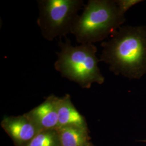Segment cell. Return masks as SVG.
I'll list each match as a JSON object with an SVG mask.
<instances>
[{
	"label": "cell",
	"instance_id": "obj_1",
	"mask_svg": "<svg viewBox=\"0 0 146 146\" xmlns=\"http://www.w3.org/2000/svg\"><path fill=\"white\" fill-rule=\"evenodd\" d=\"M101 46L100 60L115 75L138 79L146 74V27H121Z\"/></svg>",
	"mask_w": 146,
	"mask_h": 146
},
{
	"label": "cell",
	"instance_id": "obj_2",
	"mask_svg": "<svg viewBox=\"0 0 146 146\" xmlns=\"http://www.w3.org/2000/svg\"><path fill=\"white\" fill-rule=\"evenodd\" d=\"M116 0H89L73 26L71 34L80 44L102 41L125 22Z\"/></svg>",
	"mask_w": 146,
	"mask_h": 146
},
{
	"label": "cell",
	"instance_id": "obj_3",
	"mask_svg": "<svg viewBox=\"0 0 146 146\" xmlns=\"http://www.w3.org/2000/svg\"><path fill=\"white\" fill-rule=\"evenodd\" d=\"M60 51L54 68L62 77L78 84L83 89H89L94 83L102 84L104 77L101 73L96 56L97 48L94 44H80L74 46L70 40L60 38L58 43Z\"/></svg>",
	"mask_w": 146,
	"mask_h": 146
},
{
	"label": "cell",
	"instance_id": "obj_4",
	"mask_svg": "<svg viewBox=\"0 0 146 146\" xmlns=\"http://www.w3.org/2000/svg\"><path fill=\"white\" fill-rule=\"evenodd\" d=\"M37 4V23L42 36L49 41L71 33L78 11L85 5L83 0H39Z\"/></svg>",
	"mask_w": 146,
	"mask_h": 146
},
{
	"label": "cell",
	"instance_id": "obj_5",
	"mask_svg": "<svg viewBox=\"0 0 146 146\" xmlns=\"http://www.w3.org/2000/svg\"><path fill=\"white\" fill-rule=\"evenodd\" d=\"M1 125L16 146H26L41 131L26 115L5 116Z\"/></svg>",
	"mask_w": 146,
	"mask_h": 146
},
{
	"label": "cell",
	"instance_id": "obj_6",
	"mask_svg": "<svg viewBox=\"0 0 146 146\" xmlns=\"http://www.w3.org/2000/svg\"><path fill=\"white\" fill-rule=\"evenodd\" d=\"M57 98L54 95H50L41 104L26 113L40 131L57 129L58 125Z\"/></svg>",
	"mask_w": 146,
	"mask_h": 146
},
{
	"label": "cell",
	"instance_id": "obj_7",
	"mask_svg": "<svg viewBox=\"0 0 146 146\" xmlns=\"http://www.w3.org/2000/svg\"><path fill=\"white\" fill-rule=\"evenodd\" d=\"M58 125L57 129L66 126L87 128L86 121L74 106L69 95L58 98L56 101Z\"/></svg>",
	"mask_w": 146,
	"mask_h": 146
},
{
	"label": "cell",
	"instance_id": "obj_8",
	"mask_svg": "<svg viewBox=\"0 0 146 146\" xmlns=\"http://www.w3.org/2000/svg\"><path fill=\"white\" fill-rule=\"evenodd\" d=\"M57 130L61 146H87L90 143L87 128L66 126Z\"/></svg>",
	"mask_w": 146,
	"mask_h": 146
},
{
	"label": "cell",
	"instance_id": "obj_9",
	"mask_svg": "<svg viewBox=\"0 0 146 146\" xmlns=\"http://www.w3.org/2000/svg\"><path fill=\"white\" fill-rule=\"evenodd\" d=\"M26 146H61L58 130L41 131Z\"/></svg>",
	"mask_w": 146,
	"mask_h": 146
},
{
	"label": "cell",
	"instance_id": "obj_10",
	"mask_svg": "<svg viewBox=\"0 0 146 146\" xmlns=\"http://www.w3.org/2000/svg\"><path fill=\"white\" fill-rule=\"evenodd\" d=\"M121 11L124 14L133 5L141 2L138 0H116Z\"/></svg>",
	"mask_w": 146,
	"mask_h": 146
},
{
	"label": "cell",
	"instance_id": "obj_11",
	"mask_svg": "<svg viewBox=\"0 0 146 146\" xmlns=\"http://www.w3.org/2000/svg\"><path fill=\"white\" fill-rule=\"evenodd\" d=\"M93 146V145H92V144H90V143H89V144L88 145V146Z\"/></svg>",
	"mask_w": 146,
	"mask_h": 146
},
{
	"label": "cell",
	"instance_id": "obj_12",
	"mask_svg": "<svg viewBox=\"0 0 146 146\" xmlns=\"http://www.w3.org/2000/svg\"><path fill=\"white\" fill-rule=\"evenodd\" d=\"M143 142H146V140H145V141H143Z\"/></svg>",
	"mask_w": 146,
	"mask_h": 146
}]
</instances>
